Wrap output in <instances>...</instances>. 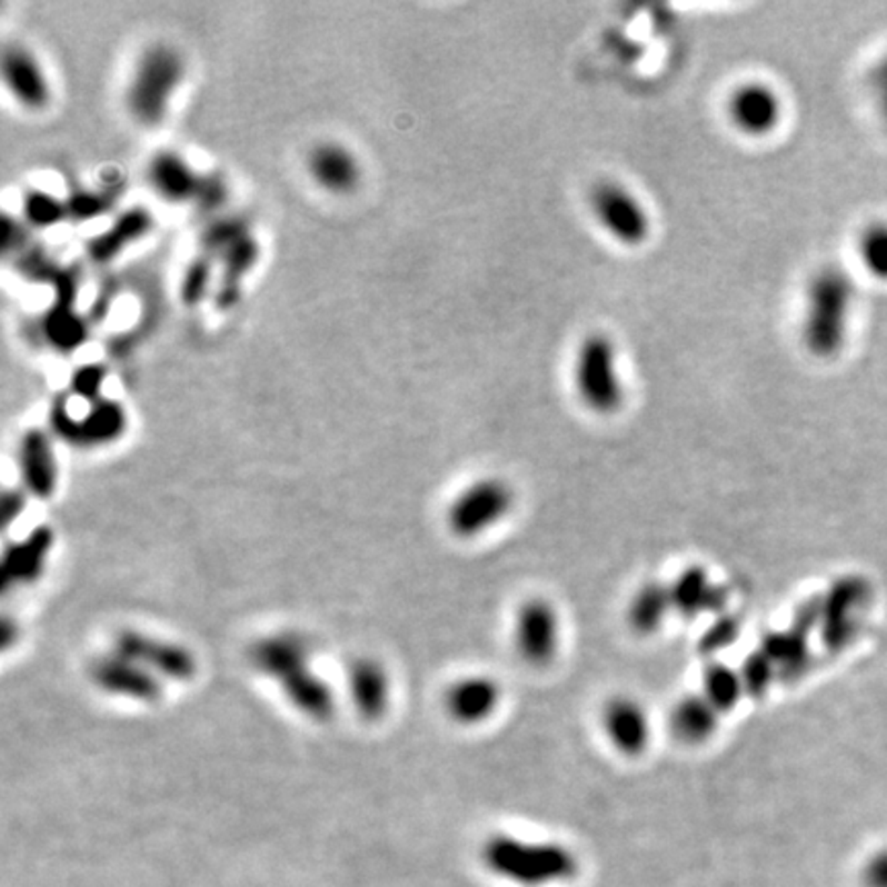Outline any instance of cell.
<instances>
[{
	"instance_id": "6da1fadb",
	"label": "cell",
	"mask_w": 887,
	"mask_h": 887,
	"mask_svg": "<svg viewBox=\"0 0 887 887\" xmlns=\"http://www.w3.org/2000/svg\"><path fill=\"white\" fill-rule=\"evenodd\" d=\"M857 305V283L847 269L826 266L814 273L801 319V341L820 360H833L847 348Z\"/></svg>"
},
{
	"instance_id": "7a4b0ae2",
	"label": "cell",
	"mask_w": 887,
	"mask_h": 887,
	"mask_svg": "<svg viewBox=\"0 0 887 887\" xmlns=\"http://www.w3.org/2000/svg\"><path fill=\"white\" fill-rule=\"evenodd\" d=\"M491 874L520 887H549L578 875V857L551 840H526L511 834L491 836L484 847Z\"/></svg>"
},
{
	"instance_id": "3957f363",
	"label": "cell",
	"mask_w": 887,
	"mask_h": 887,
	"mask_svg": "<svg viewBox=\"0 0 887 887\" xmlns=\"http://www.w3.org/2000/svg\"><path fill=\"white\" fill-rule=\"evenodd\" d=\"M186 77V62L173 46L152 43L136 62L126 106L140 126H159Z\"/></svg>"
},
{
	"instance_id": "277c9868",
	"label": "cell",
	"mask_w": 887,
	"mask_h": 887,
	"mask_svg": "<svg viewBox=\"0 0 887 887\" xmlns=\"http://www.w3.org/2000/svg\"><path fill=\"white\" fill-rule=\"evenodd\" d=\"M576 389L581 403L598 416H612L625 401L617 346L605 333H590L576 356Z\"/></svg>"
},
{
	"instance_id": "5b68a950",
	"label": "cell",
	"mask_w": 887,
	"mask_h": 887,
	"mask_svg": "<svg viewBox=\"0 0 887 887\" xmlns=\"http://www.w3.org/2000/svg\"><path fill=\"white\" fill-rule=\"evenodd\" d=\"M50 430L74 448H99L118 442L128 430V413L120 401L99 399L81 417L68 409L67 399H56L50 409Z\"/></svg>"
},
{
	"instance_id": "8992f818",
	"label": "cell",
	"mask_w": 887,
	"mask_h": 887,
	"mask_svg": "<svg viewBox=\"0 0 887 887\" xmlns=\"http://www.w3.org/2000/svg\"><path fill=\"white\" fill-rule=\"evenodd\" d=\"M591 215L615 241L639 247L651 235V218L631 189L617 181H600L590 191Z\"/></svg>"
},
{
	"instance_id": "52a82bcc",
	"label": "cell",
	"mask_w": 887,
	"mask_h": 887,
	"mask_svg": "<svg viewBox=\"0 0 887 887\" xmlns=\"http://www.w3.org/2000/svg\"><path fill=\"white\" fill-rule=\"evenodd\" d=\"M514 506L510 485L498 477H487L469 485L448 510V526L460 538L484 535L499 525Z\"/></svg>"
},
{
	"instance_id": "ba28073f",
	"label": "cell",
	"mask_w": 887,
	"mask_h": 887,
	"mask_svg": "<svg viewBox=\"0 0 887 887\" xmlns=\"http://www.w3.org/2000/svg\"><path fill=\"white\" fill-rule=\"evenodd\" d=\"M116 654L144 666L152 674L165 676L176 682H189L196 678L198 661L188 647L162 641L147 632L121 631L116 637Z\"/></svg>"
},
{
	"instance_id": "9c48e42d",
	"label": "cell",
	"mask_w": 887,
	"mask_h": 887,
	"mask_svg": "<svg viewBox=\"0 0 887 887\" xmlns=\"http://www.w3.org/2000/svg\"><path fill=\"white\" fill-rule=\"evenodd\" d=\"M514 641L520 658L530 666H547L559 651L561 620L547 600L532 598L520 606L514 625Z\"/></svg>"
},
{
	"instance_id": "30bf717a",
	"label": "cell",
	"mask_w": 887,
	"mask_h": 887,
	"mask_svg": "<svg viewBox=\"0 0 887 887\" xmlns=\"http://www.w3.org/2000/svg\"><path fill=\"white\" fill-rule=\"evenodd\" d=\"M727 113L741 134L765 138L779 128L783 99L777 89L767 82H744L729 94Z\"/></svg>"
},
{
	"instance_id": "8fae6325",
	"label": "cell",
	"mask_w": 887,
	"mask_h": 887,
	"mask_svg": "<svg viewBox=\"0 0 887 887\" xmlns=\"http://www.w3.org/2000/svg\"><path fill=\"white\" fill-rule=\"evenodd\" d=\"M89 676L103 692L118 695L140 702H155L162 697V686L157 674L120 654L103 656L91 664Z\"/></svg>"
},
{
	"instance_id": "7c38bea8",
	"label": "cell",
	"mask_w": 887,
	"mask_h": 887,
	"mask_svg": "<svg viewBox=\"0 0 887 887\" xmlns=\"http://www.w3.org/2000/svg\"><path fill=\"white\" fill-rule=\"evenodd\" d=\"M54 547L52 526L33 528L23 540L7 545L0 561V590L7 591L17 586H28L40 579L48 555Z\"/></svg>"
},
{
	"instance_id": "4fadbf2b",
	"label": "cell",
	"mask_w": 887,
	"mask_h": 887,
	"mask_svg": "<svg viewBox=\"0 0 887 887\" xmlns=\"http://www.w3.org/2000/svg\"><path fill=\"white\" fill-rule=\"evenodd\" d=\"M17 462L21 481L29 496L38 499H50L54 496L58 485V462H56L54 444L46 431L31 428L23 433L17 450Z\"/></svg>"
},
{
	"instance_id": "5bb4252c",
	"label": "cell",
	"mask_w": 887,
	"mask_h": 887,
	"mask_svg": "<svg viewBox=\"0 0 887 887\" xmlns=\"http://www.w3.org/2000/svg\"><path fill=\"white\" fill-rule=\"evenodd\" d=\"M155 229V216L144 206H132L121 210L108 229L87 241V257L94 266H106L138 241H142Z\"/></svg>"
},
{
	"instance_id": "9a60e30c",
	"label": "cell",
	"mask_w": 887,
	"mask_h": 887,
	"mask_svg": "<svg viewBox=\"0 0 887 887\" xmlns=\"http://www.w3.org/2000/svg\"><path fill=\"white\" fill-rule=\"evenodd\" d=\"M602 729L608 741L625 756L646 753L651 726L646 707L632 697H615L602 709Z\"/></svg>"
},
{
	"instance_id": "2e32d148",
	"label": "cell",
	"mask_w": 887,
	"mask_h": 887,
	"mask_svg": "<svg viewBox=\"0 0 887 887\" xmlns=\"http://www.w3.org/2000/svg\"><path fill=\"white\" fill-rule=\"evenodd\" d=\"M307 171L319 188L343 196L360 186L362 169L350 148L339 142H319L307 157Z\"/></svg>"
},
{
	"instance_id": "e0dca14e",
	"label": "cell",
	"mask_w": 887,
	"mask_h": 887,
	"mask_svg": "<svg viewBox=\"0 0 887 887\" xmlns=\"http://www.w3.org/2000/svg\"><path fill=\"white\" fill-rule=\"evenodd\" d=\"M501 700V688L489 676L477 674L460 678L446 692V711L462 724V726H477L489 719Z\"/></svg>"
},
{
	"instance_id": "ac0fdd59",
	"label": "cell",
	"mask_w": 887,
	"mask_h": 887,
	"mask_svg": "<svg viewBox=\"0 0 887 887\" xmlns=\"http://www.w3.org/2000/svg\"><path fill=\"white\" fill-rule=\"evenodd\" d=\"M2 79L14 99L28 109H43L50 103V84L36 56L23 46H9L2 52Z\"/></svg>"
},
{
	"instance_id": "d6986e66",
	"label": "cell",
	"mask_w": 887,
	"mask_h": 887,
	"mask_svg": "<svg viewBox=\"0 0 887 887\" xmlns=\"http://www.w3.org/2000/svg\"><path fill=\"white\" fill-rule=\"evenodd\" d=\"M147 179L162 202L188 203L198 196L202 173L173 150H161L148 162Z\"/></svg>"
},
{
	"instance_id": "ffe728a7",
	"label": "cell",
	"mask_w": 887,
	"mask_h": 887,
	"mask_svg": "<svg viewBox=\"0 0 887 887\" xmlns=\"http://www.w3.org/2000/svg\"><path fill=\"white\" fill-rule=\"evenodd\" d=\"M249 659L256 670L282 682L290 674L309 666V646L302 637L292 632L269 635L253 644Z\"/></svg>"
},
{
	"instance_id": "44dd1931",
	"label": "cell",
	"mask_w": 887,
	"mask_h": 887,
	"mask_svg": "<svg viewBox=\"0 0 887 887\" xmlns=\"http://www.w3.org/2000/svg\"><path fill=\"white\" fill-rule=\"evenodd\" d=\"M350 690L353 707L366 721H378L389 711V676L377 659L362 658L353 661Z\"/></svg>"
},
{
	"instance_id": "7402d4cb",
	"label": "cell",
	"mask_w": 887,
	"mask_h": 887,
	"mask_svg": "<svg viewBox=\"0 0 887 887\" xmlns=\"http://www.w3.org/2000/svg\"><path fill=\"white\" fill-rule=\"evenodd\" d=\"M259 256H261V247L251 232L245 235L235 245H230L229 249L220 256L222 271H220V282L215 290L216 309L230 310L239 302L242 278L256 268Z\"/></svg>"
},
{
	"instance_id": "603a6c76",
	"label": "cell",
	"mask_w": 887,
	"mask_h": 887,
	"mask_svg": "<svg viewBox=\"0 0 887 887\" xmlns=\"http://www.w3.org/2000/svg\"><path fill=\"white\" fill-rule=\"evenodd\" d=\"M282 692L292 707L315 721H327L336 715V695L333 688L325 682L321 676L310 670L309 666L283 678Z\"/></svg>"
},
{
	"instance_id": "cb8c5ba5",
	"label": "cell",
	"mask_w": 887,
	"mask_h": 887,
	"mask_svg": "<svg viewBox=\"0 0 887 887\" xmlns=\"http://www.w3.org/2000/svg\"><path fill=\"white\" fill-rule=\"evenodd\" d=\"M41 336L58 353H74L87 343L91 336V325L77 310V305L54 300L41 319Z\"/></svg>"
},
{
	"instance_id": "d4e9b609",
	"label": "cell",
	"mask_w": 887,
	"mask_h": 887,
	"mask_svg": "<svg viewBox=\"0 0 887 887\" xmlns=\"http://www.w3.org/2000/svg\"><path fill=\"white\" fill-rule=\"evenodd\" d=\"M674 610L682 617L695 619L700 612L724 606V590H719L709 574L700 567H688L670 586Z\"/></svg>"
},
{
	"instance_id": "484cf974",
	"label": "cell",
	"mask_w": 887,
	"mask_h": 887,
	"mask_svg": "<svg viewBox=\"0 0 887 887\" xmlns=\"http://www.w3.org/2000/svg\"><path fill=\"white\" fill-rule=\"evenodd\" d=\"M721 712L702 695H690L672 709V731L686 744H700L712 736Z\"/></svg>"
},
{
	"instance_id": "4316f807",
	"label": "cell",
	"mask_w": 887,
	"mask_h": 887,
	"mask_svg": "<svg viewBox=\"0 0 887 887\" xmlns=\"http://www.w3.org/2000/svg\"><path fill=\"white\" fill-rule=\"evenodd\" d=\"M674 610L670 588L661 584H646L632 596L629 605V622L641 635H651L664 625Z\"/></svg>"
},
{
	"instance_id": "83f0119b",
	"label": "cell",
	"mask_w": 887,
	"mask_h": 887,
	"mask_svg": "<svg viewBox=\"0 0 887 887\" xmlns=\"http://www.w3.org/2000/svg\"><path fill=\"white\" fill-rule=\"evenodd\" d=\"M744 692H746V686L741 680V674L736 672L726 664H712L711 668L702 676L700 695L709 700L719 712L731 711L738 705Z\"/></svg>"
},
{
	"instance_id": "f1b7e54d",
	"label": "cell",
	"mask_w": 887,
	"mask_h": 887,
	"mask_svg": "<svg viewBox=\"0 0 887 887\" xmlns=\"http://www.w3.org/2000/svg\"><path fill=\"white\" fill-rule=\"evenodd\" d=\"M857 256L869 278L887 283V220H874L860 230Z\"/></svg>"
},
{
	"instance_id": "f546056e",
	"label": "cell",
	"mask_w": 887,
	"mask_h": 887,
	"mask_svg": "<svg viewBox=\"0 0 887 887\" xmlns=\"http://www.w3.org/2000/svg\"><path fill=\"white\" fill-rule=\"evenodd\" d=\"M21 212L33 229H52L68 220L67 203L43 189H29L21 202Z\"/></svg>"
},
{
	"instance_id": "4dcf8cb0",
	"label": "cell",
	"mask_w": 887,
	"mask_h": 887,
	"mask_svg": "<svg viewBox=\"0 0 887 887\" xmlns=\"http://www.w3.org/2000/svg\"><path fill=\"white\" fill-rule=\"evenodd\" d=\"M215 282V259L210 256L193 257L179 282V300L186 307H198L210 295Z\"/></svg>"
},
{
	"instance_id": "1f68e13d",
	"label": "cell",
	"mask_w": 887,
	"mask_h": 887,
	"mask_svg": "<svg viewBox=\"0 0 887 887\" xmlns=\"http://www.w3.org/2000/svg\"><path fill=\"white\" fill-rule=\"evenodd\" d=\"M773 666L777 668V672L797 674L804 664H806V649L799 637H795L794 632H773L768 635L767 639L763 641V649Z\"/></svg>"
},
{
	"instance_id": "d6a6232c",
	"label": "cell",
	"mask_w": 887,
	"mask_h": 887,
	"mask_svg": "<svg viewBox=\"0 0 887 887\" xmlns=\"http://www.w3.org/2000/svg\"><path fill=\"white\" fill-rule=\"evenodd\" d=\"M249 225L239 218V216H225V218H216L215 222H210L200 237V245H202L203 256H210L212 259L220 256L229 249L230 245L242 239L245 235H249Z\"/></svg>"
},
{
	"instance_id": "836d02e7",
	"label": "cell",
	"mask_w": 887,
	"mask_h": 887,
	"mask_svg": "<svg viewBox=\"0 0 887 887\" xmlns=\"http://www.w3.org/2000/svg\"><path fill=\"white\" fill-rule=\"evenodd\" d=\"M14 269L28 282L52 286L62 266L54 261V257L50 256V253H46L40 245L31 242L26 251H21L19 256L14 257Z\"/></svg>"
},
{
	"instance_id": "e575fe53",
	"label": "cell",
	"mask_w": 887,
	"mask_h": 887,
	"mask_svg": "<svg viewBox=\"0 0 887 887\" xmlns=\"http://www.w3.org/2000/svg\"><path fill=\"white\" fill-rule=\"evenodd\" d=\"M64 203H67L68 220L91 222L111 208V193L77 188L68 193Z\"/></svg>"
},
{
	"instance_id": "d590c367",
	"label": "cell",
	"mask_w": 887,
	"mask_h": 887,
	"mask_svg": "<svg viewBox=\"0 0 887 887\" xmlns=\"http://www.w3.org/2000/svg\"><path fill=\"white\" fill-rule=\"evenodd\" d=\"M106 382H108V368L103 363H82L70 375L68 389L74 397L91 405L103 399Z\"/></svg>"
},
{
	"instance_id": "8d00e7d4",
	"label": "cell",
	"mask_w": 887,
	"mask_h": 887,
	"mask_svg": "<svg viewBox=\"0 0 887 887\" xmlns=\"http://www.w3.org/2000/svg\"><path fill=\"white\" fill-rule=\"evenodd\" d=\"M739 674H741V680L746 686V692H750L754 697H760L763 692H767L768 686L773 685V680L777 676V668L763 651H756L744 664V670Z\"/></svg>"
},
{
	"instance_id": "74e56055",
	"label": "cell",
	"mask_w": 887,
	"mask_h": 887,
	"mask_svg": "<svg viewBox=\"0 0 887 887\" xmlns=\"http://www.w3.org/2000/svg\"><path fill=\"white\" fill-rule=\"evenodd\" d=\"M229 200V186L225 181V177L218 173H206L200 181V189L193 203L200 206L202 212H216L218 208H222Z\"/></svg>"
},
{
	"instance_id": "f35d334b",
	"label": "cell",
	"mask_w": 887,
	"mask_h": 887,
	"mask_svg": "<svg viewBox=\"0 0 887 887\" xmlns=\"http://www.w3.org/2000/svg\"><path fill=\"white\" fill-rule=\"evenodd\" d=\"M869 89H871L875 111L887 130V52L877 58V62L869 72Z\"/></svg>"
},
{
	"instance_id": "ab89813d",
	"label": "cell",
	"mask_w": 887,
	"mask_h": 887,
	"mask_svg": "<svg viewBox=\"0 0 887 887\" xmlns=\"http://www.w3.org/2000/svg\"><path fill=\"white\" fill-rule=\"evenodd\" d=\"M736 635H738V622L731 617H721L702 635V647L705 651H719L724 647L731 646Z\"/></svg>"
},
{
	"instance_id": "60d3db41",
	"label": "cell",
	"mask_w": 887,
	"mask_h": 887,
	"mask_svg": "<svg viewBox=\"0 0 887 887\" xmlns=\"http://www.w3.org/2000/svg\"><path fill=\"white\" fill-rule=\"evenodd\" d=\"M29 245V232L23 225H19L13 216L4 215L2 218V249L7 256H19Z\"/></svg>"
},
{
	"instance_id": "b9f144b4",
	"label": "cell",
	"mask_w": 887,
	"mask_h": 887,
	"mask_svg": "<svg viewBox=\"0 0 887 887\" xmlns=\"http://www.w3.org/2000/svg\"><path fill=\"white\" fill-rule=\"evenodd\" d=\"M26 510V491L23 489H4L0 496V526L7 530Z\"/></svg>"
},
{
	"instance_id": "7bdbcfd3",
	"label": "cell",
	"mask_w": 887,
	"mask_h": 887,
	"mask_svg": "<svg viewBox=\"0 0 887 887\" xmlns=\"http://www.w3.org/2000/svg\"><path fill=\"white\" fill-rule=\"evenodd\" d=\"M863 881L867 887H887V853H879L867 863Z\"/></svg>"
},
{
	"instance_id": "ee69618b",
	"label": "cell",
	"mask_w": 887,
	"mask_h": 887,
	"mask_svg": "<svg viewBox=\"0 0 887 887\" xmlns=\"http://www.w3.org/2000/svg\"><path fill=\"white\" fill-rule=\"evenodd\" d=\"M17 635H19V629H17L13 620L9 619V617L0 620V646H2V649H9V647L13 646L14 641H17Z\"/></svg>"
}]
</instances>
